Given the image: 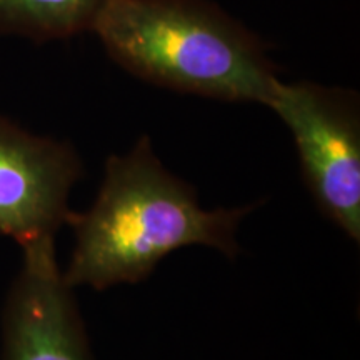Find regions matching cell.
Instances as JSON below:
<instances>
[{"label":"cell","instance_id":"1","mask_svg":"<svg viewBox=\"0 0 360 360\" xmlns=\"http://www.w3.org/2000/svg\"><path fill=\"white\" fill-rule=\"evenodd\" d=\"M254 209H204L195 188L165 169L142 135L127 154L109 157L92 207L67 220L75 244L64 278L72 289L139 283L162 259L191 245L236 259L238 227Z\"/></svg>","mask_w":360,"mask_h":360},{"label":"cell","instance_id":"2","mask_svg":"<svg viewBox=\"0 0 360 360\" xmlns=\"http://www.w3.org/2000/svg\"><path fill=\"white\" fill-rule=\"evenodd\" d=\"M92 32L129 74L177 92L269 107L281 82L262 40L209 0H105Z\"/></svg>","mask_w":360,"mask_h":360},{"label":"cell","instance_id":"3","mask_svg":"<svg viewBox=\"0 0 360 360\" xmlns=\"http://www.w3.org/2000/svg\"><path fill=\"white\" fill-rule=\"evenodd\" d=\"M294 137L305 184L321 212L360 242V105L357 92L278 82L269 103Z\"/></svg>","mask_w":360,"mask_h":360},{"label":"cell","instance_id":"4","mask_svg":"<svg viewBox=\"0 0 360 360\" xmlns=\"http://www.w3.org/2000/svg\"><path fill=\"white\" fill-rule=\"evenodd\" d=\"M82 162L67 142L27 132L0 115V236L20 247L56 237L72 210Z\"/></svg>","mask_w":360,"mask_h":360},{"label":"cell","instance_id":"5","mask_svg":"<svg viewBox=\"0 0 360 360\" xmlns=\"http://www.w3.org/2000/svg\"><path fill=\"white\" fill-rule=\"evenodd\" d=\"M2 314V360H94L74 289L57 264L56 237L22 247Z\"/></svg>","mask_w":360,"mask_h":360},{"label":"cell","instance_id":"6","mask_svg":"<svg viewBox=\"0 0 360 360\" xmlns=\"http://www.w3.org/2000/svg\"><path fill=\"white\" fill-rule=\"evenodd\" d=\"M105 0H0V34L49 42L94 29Z\"/></svg>","mask_w":360,"mask_h":360}]
</instances>
